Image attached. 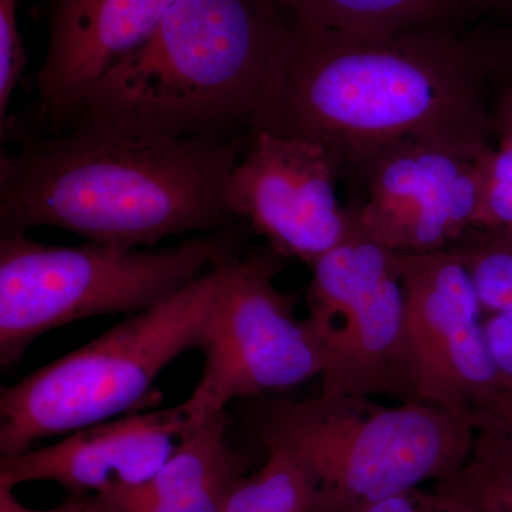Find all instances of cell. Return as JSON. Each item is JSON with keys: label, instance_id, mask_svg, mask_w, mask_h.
Here are the masks:
<instances>
[{"label": "cell", "instance_id": "obj_19", "mask_svg": "<svg viewBox=\"0 0 512 512\" xmlns=\"http://www.w3.org/2000/svg\"><path fill=\"white\" fill-rule=\"evenodd\" d=\"M484 330L504 390L503 403L494 419L504 421L512 413V309L485 318Z\"/></svg>", "mask_w": 512, "mask_h": 512}, {"label": "cell", "instance_id": "obj_21", "mask_svg": "<svg viewBox=\"0 0 512 512\" xmlns=\"http://www.w3.org/2000/svg\"><path fill=\"white\" fill-rule=\"evenodd\" d=\"M477 164L484 177L500 183L512 184V143L488 147L477 158Z\"/></svg>", "mask_w": 512, "mask_h": 512}, {"label": "cell", "instance_id": "obj_3", "mask_svg": "<svg viewBox=\"0 0 512 512\" xmlns=\"http://www.w3.org/2000/svg\"><path fill=\"white\" fill-rule=\"evenodd\" d=\"M291 32L271 0H177L50 133L93 126L144 137L251 136Z\"/></svg>", "mask_w": 512, "mask_h": 512}, {"label": "cell", "instance_id": "obj_6", "mask_svg": "<svg viewBox=\"0 0 512 512\" xmlns=\"http://www.w3.org/2000/svg\"><path fill=\"white\" fill-rule=\"evenodd\" d=\"M222 265L5 387L0 394L2 457L29 450L36 441L156 409L161 402L153 390L157 377L185 352L200 348Z\"/></svg>", "mask_w": 512, "mask_h": 512}, {"label": "cell", "instance_id": "obj_22", "mask_svg": "<svg viewBox=\"0 0 512 512\" xmlns=\"http://www.w3.org/2000/svg\"><path fill=\"white\" fill-rule=\"evenodd\" d=\"M491 116H493V133L498 138V144L512 143V83L495 101Z\"/></svg>", "mask_w": 512, "mask_h": 512}, {"label": "cell", "instance_id": "obj_15", "mask_svg": "<svg viewBox=\"0 0 512 512\" xmlns=\"http://www.w3.org/2000/svg\"><path fill=\"white\" fill-rule=\"evenodd\" d=\"M295 25L349 36L439 26L460 0H271Z\"/></svg>", "mask_w": 512, "mask_h": 512}, {"label": "cell", "instance_id": "obj_12", "mask_svg": "<svg viewBox=\"0 0 512 512\" xmlns=\"http://www.w3.org/2000/svg\"><path fill=\"white\" fill-rule=\"evenodd\" d=\"M188 429L177 406L101 421L52 446L0 457V488L55 483L70 495H92L137 487L167 463Z\"/></svg>", "mask_w": 512, "mask_h": 512}, {"label": "cell", "instance_id": "obj_17", "mask_svg": "<svg viewBox=\"0 0 512 512\" xmlns=\"http://www.w3.org/2000/svg\"><path fill=\"white\" fill-rule=\"evenodd\" d=\"M312 485L284 450H268L258 473L242 477L229 491L224 512H312Z\"/></svg>", "mask_w": 512, "mask_h": 512}, {"label": "cell", "instance_id": "obj_24", "mask_svg": "<svg viewBox=\"0 0 512 512\" xmlns=\"http://www.w3.org/2000/svg\"><path fill=\"white\" fill-rule=\"evenodd\" d=\"M453 497H454V495H453ZM460 500H463V498H460ZM463 501H466V500H463ZM466 503L470 504L471 507H473L474 512H487V511H484L483 508L477 507V505H474L473 503H470V501H466Z\"/></svg>", "mask_w": 512, "mask_h": 512}, {"label": "cell", "instance_id": "obj_25", "mask_svg": "<svg viewBox=\"0 0 512 512\" xmlns=\"http://www.w3.org/2000/svg\"><path fill=\"white\" fill-rule=\"evenodd\" d=\"M494 2H511V0H494Z\"/></svg>", "mask_w": 512, "mask_h": 512}, {"label": "cell", "instance_id": "obj_7", "mask_svg": "<svg viewBox=\"0 0 512 512\" xmlns=\"http://www.w3.org/2000/svg\"><path fill=\"white\" fill-rule=\"evenodd\" d=\"M282 256L241 254L221 266L220 286L200 349L201 379L178 404L190 426L227 413L237 399L285 392L322 373V352L295 299L279 291Z\"/></svg>", "mask_w": 512, "mask_h": 512}, {"label": "cell", "instance_id": "obj_20", "mask_svg": "<svg viewBox=\"0 0 512 512\" xmlns=\"http://www.w3.org/2000/svg\"><path fill=\"white\" fill-rule=\"evenodd\" d=\"M0 512H123L110 497L101 494L70 495L56 507L35 510L20 503L13 490L0 488Z\"/></svg>", "mask_w": 512, "mask_h": 512}, {"label": "cell", "instance_id": "obj_4", "mask_svg": "<svg viewBox=\"0 0 512 512\" xmlns=\"http://www.w3.org/2000/svg\"><path fill=\"white\" fill-rule=\"evenodd\" d=\"M258 399L249 412L251 436L301 466L312 485V512H367L437 483L466 463L476 437L470 420L424 402L390 406L323 393Z\"/></svg>", "mask_w": 512, "mask_h": 512}, {"label": "cell", "instance_id": "obj_23", "mask_svg": "<svg viewBox=\"0 0 512 512\" xmlns=\"http://www.w3.org/2000/svg\"><path fill=\"white\" fill-rule=\"evenodd\" d=\"M367 512H429L423 498H421L420 488L412 493L396 495L384 503L376 505Z\"/></svg>", "mask_w": 512, "mask_h": 512}, {"label": "cell", "instance_id": "obj_5", "mask_svg": "<svg viewBox=\"0 0 512 512\" xmlns=\"http://www.w3.org/2000/svg\"><path fill=\"white\" fill-rule=\"evenodd\" d=\"M241 254L244 234L232 224L158 249L60 247L29 234L6 235L0 238V367L18 366L50 330L147 311Z\"/></svg>", "mask_w": 512, "mask_h": 512}, {"label": "cell", "instance_id": "obj_14", "mask_svg": "<svg viewBox=\"0 0 512 512\" xmlns=\"http://www.w3.org/2000/svg\"><path fill=\"white\" fill-rule=\"evenodd\" d=\"M227 413L190 426L146 483L107 495L123 512H224L251 461L227 439Z\"/></svg>", "mask_w": 512, "mask_h": 512}, {"label": "cell", "instance_id": "obj_9", "mask_svg": "<svg viewBox=\"0 0 512 512\" xmlns=\"http://www.w3.org/2000/svg\"><path fill=\"white\" fill-rule=\"evenodd\" d=\"M406 299L407 363L414 399L487 426L500 410L503 384L488 348L484 313L454 247L399 254Z\"/></svg>", "mask_w": 512, "mask_h": 512}, {"label": "cell", "instance_id": "obj_1", "mask_svg": "<svg viewBox=\"0 0 512 512\" xmlns=\"http://www.w3.org/2000/svg\"><path fill=\"white\" fill-rule=\"evenodd\" d=\"M493 69L490 50L440 25L349 36L292 22L255 131L318 144L340 178L399 144L476 158L494 134L485 101Z\"/></svg>", "mask_w": 512, "mask_h": 512}, {"label": "cell", "instance_id": "obj_2", "mask_svg": "<svg viewBox=\"0 0 512 512\" xmlns=\"http://www.w3.org/2000/svg\"><path fill=\"white\" fill-rule=\"evenodd\" d=\"M16 150L0 157V232H72L116 248H153L175 235L232 224L231 171L251 136L144 137L70 126L33 133L8 121Z\"/></svg>", "mask_w": 512, "mask_h": 512}, {"label": "cell", "instance_id": "obj_10", "mask_svg": "<svg viewBox=\"0 0 512 512\" xmlns=\"http://www.w3.org/2000/svg\"><path fill=\"white\" fill-rule=\"evenodd\" d=\"M478 157L406 143L365 158L342 174L353 224L399 254L451 247L476 225Z\"/></svg>", "mask_w": 512, "mask_h": 512}, {"label": "cell", "instance_id": "obj_11", "mask_svg": "<svg viewBox=\"0 0 512 512\" xmlns=\"http://www.w3.org/2000/svg\"><path fill=\"white\" fill-rule=\"evenodd\" d=\"M339 180V164L325 148L259 130L229 175L227 204L269 249L311 266L353 231Z\"/></svg>", "mask_w": 512, "mask_h": 512}, {"label": "cell", "instance_id": "obj_13", "mask_svg": "<svg viewBox=\"0 0 512 512\" xmlns=\"http://www.w3.org/2000/svg\"><path fill=\"white\" fill-rule=\"evenodd\" d=\"M175 2L47 0L46 52L35 74L37 119L47 130L143 45Z\"/></svg>", "mask_w": 512, "mask_h": 512}, {"label": "cell", "instance_id": "obj_8", "mask_svg": "<svg viewBox=\"0 0 512 512\" xmlns=\"http://www.w3.org/2000/svg\"><path fill=\"white\" fill-rule=\"evenodd\" d=\"M308 318L322 352L320 393L414 399L397 252L352 234L311 266Z\"/></svg>", "mask_w": 512, "mask_h": 512}, {"label": "cell", "instance_id": "obj_16", "mask_svg": "<svg viewBox=\"0 0 512 512\" xmlns=\"http://www.w3.org/2000/svg\"><path fill=\"white\" fill-rule=\"evenodd\" d=\"M433 487L487 512H512V434L476 430L466 463Z\"/></svg>", "mask_w": 512, "mask_h": 512}, {"label": "cell", "instance_id": "obj_18", "mask_svg": "<svg viewBox=\"0 0 512 512\" xmlns=\"http://www.w3.org/2000/svg\"><path fill=\"white\" fill-rule=\"evenodd\" d=\"M28 64L20 35L18 0H0V131L8 123L10 100Z\"/></svg>", "mask_w": 512, "mask_h": 512}]
</instances>
